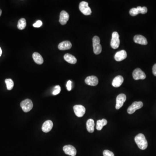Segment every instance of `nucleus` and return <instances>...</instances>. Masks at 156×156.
<instances>
[{
  "mask_svg": "<svg viewBox=\"0 0 156 156\" xmlns=\"http://www.w3.org/2000/svg\"><path fill=\"white\" fill-rule=\"evenodd\" d=\"M143 103L142 102H135L132 104L127 109V113L129 114H133L136 110L142 108Z\"/></svg>",
  "mask_w": 156,
  "mask_h": 156,
  "instance_id": "6",
  "label": "nucleus"
},
{
  "mask_svg": "<svg viewBox=\"0 0 156 156\" xmlns=\"http://www.w3.org/2000/svg\"><path fill=\"white\" fill-rule=\"evenodd\" d=\"M153 75L156 76V64H154L153 67Z\"/></svg>",
  "mask_w": 156,
  "mask_h": 156,
  "instance_id": "30",
  "label": "nucleus"
},
{
  "mask_svg": "<svg viewBox=\"0 0 156 156\" xmlns=\"http://www.w3.org/2000/svg\"><path fill=\"white\" fill-rule=\"evenodd\" d=\"M126 100V96L124 94H119L117 96L116 98V109H119L124 105V102Z\"/></svg>",
  "mask_w": 156,
  "mask_h": 156,
  "instance_id": "9",
  "label": "nucleus"
},
{
  "mask_svg": "<svg viewBox=\"0 0 156 156\" xmlns=\"http://www.w3.org/2000/svg\"><path fill=\"white\" fill-rule=\"evenodd\" d=\"M79 8L81 12L85 15H90L91 14V9L88 6V3L86 1H82L80 3Z\"/></svg>",
  "mask_w": 156,
  "mask_h": 156,
  "instance_id": "4",
  "label": "nucleus"
},
{
  "mask_svg": "<svg viewBox=\"0 0 156 156\" xmlns=\"http://www.w3.org/2000/svg\"><path fill=\"white\" fill-rule=\"evenodd\" d=\"M103 156H115L114 153L109 150H105L103 152Z\"/></svg>",
  "mask_w": 156,
  "mask_h": 156,
  "instance_id": "27",
  "label": "nucleus"
},
{
  "mask_svg": "<svg viewBox=\"0 0 156 156\" xmlns=\"http://www.w3.org/2000/svg\"><path fill=\"white\" fill-rule=\"evenodd\" d=\"M73 110L78 117H82L86 112V108L82 105H76L73 107Z\"/></svg>",
  "mask_w": 156,
  "mask_h": 156,
  "instance_id": "8",
  "label": "nucleus"
},
{
  "mask_svg": "<svg viewBox=\"0 0 156 156\" xmlns=\"http://www.w3.org/2000/svg\"><path fill=\"white\" fill-rule=\"evenodd\" d=\"M124 82V78L121 76H117L114 78L112 81V85L114 87H120Z\"/></svg>",
  "mask_w": 156,
  "mask_h": 156,
  "instance_id": "17",
  "label": "nucleus"
},
{
  "mask_svg": "<svg viewBox=\"0 0 156 156\" xmlns=\"http://www.w3.org/2000/svg\"><path fill=\"white\" fill-rule=\"evenodd\" d=\"M53 127V123L50 120H47L42 125V131L45 133L50 132Z\"/></svg>",
  "mask_w": 156,
  "mask_h": 156,
  "instance_id": "15",
  "label": "nucleus"
},
{
  "mask_svg": "<svg viewBox=\"0 0 156 156\" xmlns=\"http://www.w3.org/2000/svg\"><path fill=\"white\" fill-rule=\"evenodd\" d=\"M72 46V43L69 41H64L60 42L58 45V49L60 50H69Z\"/></svg>",
  "mask_w": 156,
  "mask_h": 156,
  "instance_id": "16",
  "label": "nucleus"
},
{
  "mask_svg": "<svg viewBox=\"0 0 156 156\" xmlns=\"http://www.w3.org/2000/svg\"><path fill=\"white\" fill-rule=\"evenodd\" d=\"M1 14H2V11H1V10L0 9V16H1Z\"/></svg>",
  "mask_w": 156,
  "mask_h": 156,
  "instance_id": "32",
  "label": "nucleus"
},
{
  "mask_svg": "<svg viewBox=\"0 0 156 156\" xmlns=\"http://www.w3.org/2000/svg\"><path fill=\"white\" fill-rule=\"evenodd\" d=\"M133 77L136 80H144L146 77V74L140 68H137L133 70L132 73Z\"/></svg>",
  "mask_w": 156,
  "mask_h": 156,
  "instance_id": "7",
  "label": "nucleus"
},
{
  "mask_svg": "<svg viewBox=\"0 0 156 156\" xmlns=\"http://www.w3.org/2000/svg\"><path fill=\"white\" fill-rule=\"evenodd\" d=\"M1 54H2V50L0 47V56H1Z\"/></svg>",
  "mask_w": 156,
  "mask_h": 156,
  "instance_id": "31",
  "label": "nucleus"
},
{
  "mask_svg": "<svg viewBox=\"0 0 156 156\" xmlns=\"http://www.w3.org/2000/svg\"><path fill=\"white\" fill-rule=\"evenodd\" d=\"M127 53L125 50H121L116 53L115 56V59L117 61H121L126 58Z\"/></svg>",
  "mask_w": 156,
  "mask_h": 156,
  "instance_id": "13",
  "label": "nucleus"
},
{
  "mask_svg": "<svg viewBox=\"0 0 156 156\" xmlns=\"http://www.w3.org/2000/svg\"><path fill=\"white\" fill-rule=\"evenodd\" d=\"M93 42V52L96 55H98L101 53L102 50V47L100 44V40L99 37L95 36L92 39Z\"/></svg>",
  "mask_w": 156,
  "mask_h": 156,
  "instance_id": "2",
  "label": "nucleus"
},
{
  "mask_svg": "<svg viewBox=\"0 0 156 156\" xmlns=\"http://www.w3.org/2000/svg\"><path fill=\"white\" fill-rule=\"evenodd\" d=\"M64 59L67 62L70 64H76L77 62V59L76 57L69 53H66L64 55Z\"/></svg>",
  "mask_w": 156,
  "mask_h": 156,
  "instance_id": "18",
  "label": "nucleus"
},
{
  "mask_svg": "<svg viewBox=\"0 0 156 156\" xmlns=\"http://www.w3.org/2000/svg\"><path fill=\"white\" fill-rule=\"evenodd\" d=\"M66 88L67 90L70 91L71 90H72V82L70 80L68 81L67 82L66 84Z\"/></svg>",
  "mask_w": 156,
  "mask_h": 156,
  "instance_id": "29",
  "label": "nucleus"
},
{
  "mask_svg": "<svg viewBox=\"0 0 156 156\" xmlns=\"http://www.w3.org/2000/svg\"><path fill=\"white\" fill-rule=\"evenodd\" d=\"M63 150L66 154L71 156H75L76 154V148L71 145H67L63 147Z\"/></svg>",
  "mask_w": 156,
  "mask_h": 156,
  "instance_id": "10",
  "label": "nucleus"
},
{
  "mask_svg": "<svg viewBox=\"0 0 156 156\" xmlns=\"http://www.w3.org/2000/svg\"><path fill=\"white\" fill-rule=\"evenodd\" d=\"M107 121L105 119L98 120L97 121L96 128L98 131H101L103 128V127L107 124Z\"/></svg>",
  "mask_w": 156,
  "mask_h": 156,
  "instance_id": "21",
  "label": "nucleus"
},
{
  "mask_svg": "<svg viewBox=\"0 0 156 156\" xmlns=\"http://www.w3.org/2000/svg\"><path fill=\"white\" fill-rule=\"evenodd\" d=\"M135 141L138 147L141 150H144L147 148L148 143L145 137L142 133L138 134L135 137Z\"/></svg>",
  "mask_w": 156,
  "mask_h": 156,
  "instance_id": "1",
  "label": "nucleus"
},
{
  "mask_svg": "<svg viewBox=\"0 0 156 156\" xmlns=\"http://www.w3.org/2000/svg\"><path fill=\"white\" fill-rule=\"evenodd\" d=\"M120 41L119 40V35L118 33L114 32L112 33V38L111 40V46L113 49H116L119 47Z\"/></svg>",
  "mask_w": 156,
  "mask_h": 156,
  "instance_id": "5",
  "label": "nucleus"
},
{
  "mask_svg": "<svg viewBox=\"0 0 156 156\" xmlns=\"http://www.w3.org/2000/svg\"><path fill=\"white\" fill-rule=\"evenodd\" d=\"M26 21L25 18H21L19 20L17 24V28L19 30H24L26 26Z\"/></svg>",
  "mask_w": 156,
  "mask_h": 156,
  "instance_id": "22",
  "label": "nucleus"
},
{
  "mask_svg": "<svg viewBox=\"0 0 156 156\" xmlns=\"http://www.w3.org/2000/svg\"><path fill=\"white\" fill-rule=\"evenodd\" d=\"M42 25V22L41 21H38L35 24H33V26L35 27H40Z\"/></svg>",
  "mask_w": 156,
  "mask_h": 156,
  "instance_id": "28",
  "label": "nucleus"
},
{
  "mask_svg": "<svg viewBox=\"0 0 156 156\" xmlns=\"http://www.w3.org/2000/svg\"><path fill=\"white\" fill-rule=\"evenodd\" d=\"M130 15L132 16H135L139 14V11L137 8H131L129 11Z\"/></svg>",
  "mask_w": 156,
  "mask_h": 156,
  "instance_id": "24",
  "label": "nucleus"
},
{
  "mask_svg": "<svg viewBox=\"0 0 156 156\" xmlns=\"http://www.w3.org/2000/svg\"><path fill=\"white\" fill-rule=\"evenodd\" d=\"M133 40L135 43L146 45L147 44V40L144 36L141 35H137L133 38Z\"/></svg>",
  "mask_w": 156,
  "mask_h": 156,
  "instance_id": "14",
  "label": "nucleus"
},
{
  "mask_svg": "<svg viewBox=\"0 0 156 156\" xmlns=\"http://www.w3.org/2000/svg\"><path fill=\"white\" fill-rule=\"evenodd\" d=\"M21 107L25 112H30L33 107V103L31 99H26L21 103Z\"/></svg>",
  "mask_w": 156,
  "mask_h": 156,
  "instance_id": "3",
  "label": "nucleus"
},
{
  "mask_svg": "<svg viewBox=\"0 0 156 156\" xmlns=\"http://www.w3.org/2000/svg\"><path fill=\"white\" fill-rule=\"evenodd\" d=\"M85 82L88 86H96L98 84V80L97 77L95 76H90L86 78Z\"/></svg>",
  "mask_w": 156,
  "mask_h": 156,
  "instance_id": "11",
  "label": "nucleus"
},
{
  "mask_svg": "<svg viewBox=\"0 0 156 156\" xmlns=\"http://www.w3.org/2000/svg\"><path fill=\"white\" fill-rule=\"evenodd\" d=\"M61 91V88L59 86H56L55 87V90L52 92L53 95H56L59 94Z\"/></svg>",
  "mask_w": 156,
  "mask_h": 156,
  "instance_id": "26",
  "label": "nucleus"
},
{
  "mask_svg": "<svg viewBox=\"0 0 156 156\" xmlns=\"http://www.w3.org/2000/svg\"><path fill=\"white\" fill-rule=\"evenodd\" d=\"M5 82L6 84L7 88L8 90H11L14 87V83L13 81L11 79H7L5 80Z\"/></svg>",
  "mask_w": 156,
  "mask_h": 156,
  "instance_id": "23",
  "label": "nucleus"
},
{
  "mask_svg": "<svg viewBox=\"0 0 156 156\" xmlns=\"http://www.w3.org/2000/svg\"><path fill=\"white\" fill-rule=\"evenodd\" d=\"M33 60L35 61L36 63L37 64L41 65L42 64L43 62V59L42 56H41L40 54H39L38 52H34L33 54Z\"/></svg>",
  "mask_w": 156,
  "mask_h": 156,
  "instance_id": "19",
  "label": "nucleus"
},
{
  "mask_svg": "<svg viewBox=\"0 0 156 156\" xmlns=\"http://www.w3.org/2000/svg\"><path fill=\"white\" fill-rule=\"evenodd\" d=\"M95 122L92 119H88L86 122V128L90 133H93L94 131Z\"/></svg>",
  "mask_w": 156,
  "mask_h": 156,
  "instance_id": "20",
  "label": "nucleus"
},
{
  "mask_svg": "<svg viewBox=\"0 0 156 156\" xmlns=\"http://www.w3.org/2000/svg\"><path fill=\"white\" fill-rule=\"evenodd\" d=\"M70 16L66 11H62L60 12V21L61 25H65L67 23V22L69 21Z\"/></svg>",
  "mask_w": 156,
  "mask_h": 156,
  "instance_id": "12",
  "label": "nucleus"
},
{
  "mask_svg": "<svg viewBox=\"0 0 156 156\" xmlns=\"http://www.w3.org/2000/svg\"><path fill=\"white\" fill-rule=\"evenodd\" d=\"M137 9H138V11H139V14H145L147 13V9L146 7H137Z\"/></svg>",
  "mask_w": 156,
  "mask_h": 156,
  "instance_id": "25",
  "label": "nucleus"
}]
</instances>
